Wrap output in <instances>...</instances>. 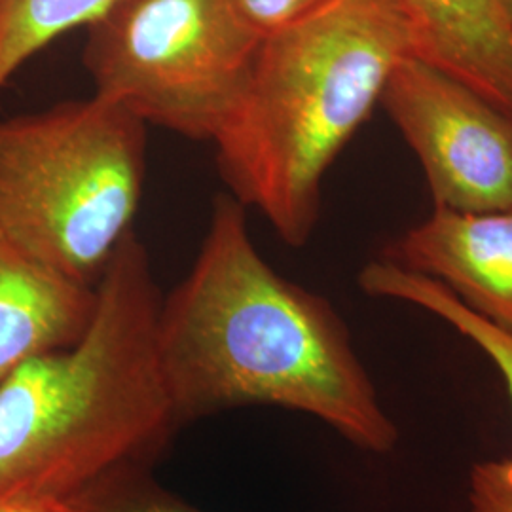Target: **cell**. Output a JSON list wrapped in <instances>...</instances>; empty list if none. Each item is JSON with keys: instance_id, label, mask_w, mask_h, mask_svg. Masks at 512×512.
I'll return each mask as SVG.
<instances>
[{"instance_id": "cell-15", "label": "cell", "mask_w": 512, "mask_h": 512, "mask_svg": "<svg viewBox=\"0 0 512 512\" xmlns=\"http://www.w3.org/2000/svg\"><path fill=\"white\" fill-rule=\"evenodd\" d=\"M0 512H73L69 499L0 497Z\"/></svg>"}, {"instance_id": "cell-12", "label": "cell", "mask_w": 512, "mask_h": 512, "mask_svg": "<svg viewBox=\"0 0 512 512\" xmlns=\"http://www.w3.org/2000/svg\"><path fill=\"white\" fill-rule=\"evenodd\" d=\"M69 503L73 512H202L167 495L118 486L114 484V475L74 495Z\"/></svg>"}, {"instance_id": "cell-13", "label": "cell", "mask_w": 512, "mask_h": 512, "mask_svg": "<svg viewBox=\"0 0 512 512\" xmlns=\"http://www.w3.org/2000/svg\"><path fill=\"white\" fill-rule=\"evenodd\" d=\"M234 18L256 38H266L310 16L330 0H224Z\"/></svg>"}, {"instance_id": "cell-3", "label": "cell", "mask_w": 512, "mask_h": 512, "mask_svg": "<svg viewBox=\"0 0 512 512\" xmlns=\"http://www.w3.org/2000/svg\"><path fill=\"white\" fill-rule=\"evenodd\" d=\"M416 52L403 0H330L260 40L238 103L211 141L230 196L285 243L311 238L330 165L395 65Z\"/></svg>"}, {"instance_id": "cell-4", "label": "cell", "mask_w": 512, "mask_h": 512, "mask_svg": "<svg viewBox=\"0 0 512 512\" xmlns=\"http://www.w3.org/2000/svg\"><path fill=\"white\" fill-rule=\"evenodd\" d=\"M147 145V124L95 93L0 120V224L55 270L95 285L133 232Z\"/></svg>"}, {"instance_id": "cell-7", "label": "cell", "mask_w": 512, "mask_h": 512, "mask_svg": "<svg viewBox=\"0 0 512 512\" xmlns=\"http://www.w3.org/2000/svg\"><path fill=\"white\" fill-rule=\"evenodd\" d=\"M385 262L437 279L471 310L512 334V207L433 215L384 251Z\"/></svg>"}, {"instance_id": "cell-11", "label": "cell", "mask_w": 512, "mask_h": 512, "mask_svg": "<svg viewBox=\"0 0 512 512\" xmlns=\"http://www.w3.org/2000/svg\"><path fill=\"white\" fill-rule=\"evenodd\" d=\"M118 0H0V90L55 38L88 27Z\"/></svg>"}, {"instance_id": "cell-5", "label": "cell", "mask_w": 512, "mask_h": 512, "mask_svg": "<svg viewBox=\"0 0 512 512\" xmlns=\"http://www.w3.org/2000/svg\"><path fill=\"white\" fill-rule=\"evenodd\" d=\"M86 31L82 61L95 95L148 128L209 143L260 44L224 0H118Z\"/></svg>"}, {"instance_id": "cell-16", "label": "cell", "mask_w": 512, "mask_h": 512, "mask_svg": "<svg viewBox=\"0 0 512 512\" xmlns=\"http://www.w3.org/2000/svg\"><path fill=\"white\" fill-rule=\"evenodd\" d=\"M501 6H503V10L509 14V18L512 19V0H497Z\"/></svg>"}, {"instance_id": "cell-9", "label": "cell", "mask_w": 512, "mask_h": 512, "mask_svg": "<svg viewBox=\"0 0 512 512\" xmlns=\"http://www.w3.org/2000/svg\"><path fill=\"white\" fill-rule=\"evenodd\" d=\"M421 61L512 116V19L497 0H403Z\"/></svg>"}, {"instance_id": "cell-2", "label": "cell", "mask_w": 512, "mask_h": 512, "mask_svg": "<svg viewBox=\"0 0 512 512\" xmlns=\"http://www.w3.org/2000/svg\"><path fill=\"white\" fill-rule=\"evenodd\" d=\"M160 304L147 247L131 232L95 283L80 340L0 382V497L71 499L179 423L158 351Z\"/></svg>"}, {"instance_id": "cell-8", "label": "cell", "mask_w": 512, "mask_h": 512, "mask_svg": "<svg viewBox=\"0 0 512 512\" xmlns=\"http://www.w3.org/2000/svg\"><path fill=\"white\" fill-rule=\"evenodd\" d=\"M93 310L95 285L55 270L0 224V382L31 357L73 346Z\"/></svg>"}, {"instance_id": "cell-6", "label": "cell", "mask_w": 512, "mask_h": 512, "mask_svg": "<svg viewBox=\"0 0 512 512\" xmlns=\"http://www.w3.org/2000/svg\"><path fill=\"white\" fill-rule=\"evenodd\" d=\"M380 103L418 154L435 207H512V116L416 55L401 59Z\"/></svg>"}, {"instance_id": "cell-10", "label": "cell", "mask_w": 512, "mask_h": 512, "mask_svg": "<svg viewBox=\"0 0 512 512\" xmlns=\"http://www.w3.org/2000/svg\"><path fill=\"white\" fill-rule=\"evenodd\" d=\"M359 287L370 296L393 298L414 304L446 321L450 327L482 349L501 372L512 401V334L499 329L471 310L437 279L403 270L391 262L376 260L359 274Z\"/></svg>"}, {"instance_id": "cell-14", "label": "cell", "mask_w": 512, "mask_h": 512, "mask_svg": "<svg viewBox=\"0 0 512 512\" xmlns=\"http://www.w3.org/2000/svg\"><path fill=\"white\" fill-rule=\"evenodd\" d=\"M469 512H512V459L482 461L473 467Z\"/></svg>"}, {"instance_id": "cell-1", "label": "cell", "mask_w": 512, "mask_h": 512, "mask_svg": "<svg viewBox=\"0 0 512 512\" xmlns=\"http://www.w3.org/2000/svg\"><path fill=\"white\" fill-rule=\"evenodd\" d=\"M158 351L177 421L272 404L368 452L399 439L338 313L262 258L247 207L230 194L215 200L190 272L162 298Z\"/></svg>"}]
</instances>
